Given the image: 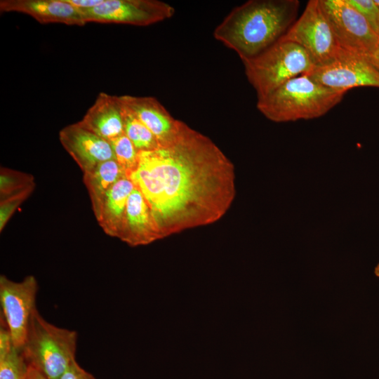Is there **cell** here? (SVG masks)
<instances>
[{
    "label": "cell",
    "mask_w": 379,
    "mask_h": 379,
    "mask_svg": "<svg viewBox=\"0 0 379 379\" xmlns=\"http://www.w3.org/2000/svg\"><path fill=\"white\" fill-rule=\"evenodd\" d=\"M279 40L300 46L308 54L314 67L332 63L343 51L319 0H310L301 15Z\"/></svg>",
    "instance_id": "cell-6"
},
{
    "label": "cell",
    "mask_w": 379,
    "mask_h": 379,
    "mask_svg": "<svg viewBox=\"0 0 379 379\" xmlns=\"http://www.w3.org/2000/svg\"><path fill=\"white\" fill-rule=\"evenodd\" d=\"M374 65L379 70V40L375 55Z\"/></svg>",
    "instance_id": "cell-27"
},
{
    "label": "cell",
    "mask_w": 379,
    "mask_h": 379,
    "mask_svg": "<svg viewBox=\"0 0 379 379\" xmlns=\"http://www.w3.org/2000/svg\"><path fill=\"white\" fill-rule=\"evenodd\" d=\"M135 188L126 176L121 177L106 194L96 220L105 233L118 238L124 222L128 197Z\"/></svg>",
    "instance_id": "cell-16"
},
{
    "label": "cell",
    "mask_w": 379,
    "mask_h": 379,
    "mask_svg": "<svg viewBox=\"0 0 379 379\" xmlns=\"http://www.w3.org/2000/svg\"><path fill=\"white\" fill-rule=\"evenodd\" d=\"M77 338L75 331L49 323L35 309L21 350L28 365L47 379H60L76 359Z\"/></svg>",
    "instance_id": "cell-4"
},
{
    "label": "cell",
    "mask_w": 379,
    "mask_h": 379,
    "mask_svg": "<svg viewBox=\"0 0 379 379\" xmlns=\"http://www.w3.org/2000/svg\"><path fill=\"white\" fill-rule=\"evenodd\" d=\"M127 177L144 197L160 239L218 220L235 196L232 162L181 121L169 142L138 152Z\"/></svg>",
    "instance_id": "cell-1"
},
{
    "label": "cell",
    "mask_w": 379,
    "mask_h": 379,
    "mask_svg": "<svg viewBox=\"0 0 379 379\" xmlns=\"http://www.w3.org/2000/svg\"><path fill=\"white\" fill-rule=\"evenodd\" d=\"M319 1L340 48L374 65L379 36L362 14L347 0Z\"/></svg>",
    "instance_id": "cell-7"
},
{
    "label": "cell",
    "mask_w": 379,
    "mask_h": 379,
    "mask_svg": "<svg viewBox=\"0 0 379 379\" xmlns=\"http://www.w3.org/2000/svg\"><path fill=\"white\" fill-rule=\"evenodd\" d=\"M0 11L26 14L41 24L84 26L86 23L81 11L67 0H1Z\"/></svg>",
    "instance_id": "cell-12"
},
{
    "label": "cell",
    "mask_w": 379,
    "mask_h": 379,
    "mask_svg": "<svg viewBox=\"0 0 379 379\" xmlns=\"http://www.w3.org/2000/svg\"><path fill=\"white\" fill-rule=\"evenodd\" d=\"M243 63L246 76L255 89L257 98L270 93L287 81L309 72L314 67L300 46L282 40Z\"/></svg>",
    "instance_id": "cell-5"
},
{
    "label": "cell",
    "mask_w": 379,
    "mask_h": 379,
    "mask_svg": "<svg viewBox=\"0 0 379 379\" xmlns=\"http://www.w3.org/2000/svg\"><path fill=\"white\" fill-rule=\"evenodd\" d=\"M119 97L124 105L153 133L159 145L169 142L177 132L180 121L175 119L157 98Z\"/></svg>",
    "instance_id": "cell-14"
},
{
    "label": "cell",
    "mask_w": 379,
    "mask_h": 379,
    "mask_svg": "<svg viewBox=\"0 0 379 379\" xmlns=\"http://www.w3.org/2000/svg\"><path fill=\"white\" fill-rule=\"evenodd\" d=\"M365 18L371 27L379 36V7L373 0H347Z\"/></svg>",
    "instance_id": "cell-23"
},
{
    "label": "cell",
    "mask_w": 379,
    "mask_h": 379,
    "mask_svg": "<svg viewBox=\"0 0 379 379\" xmlns=\"http://www.w3.org/2000/svg\"><path fill=\"white\" fill-rule=\"evenodd\" d=\"M59 140L84 173L98 164L114 159L109 142L83 127L79 122L62 128Z\"/></svg>",
    "instance_id": "cell-11"
},
{
    "label": "cell",
    "mask_w": 379,
    "mask_h": 379,
    "mask_svg": "<svg viewBox=\"0 0 379 379\" xmlns=\"http://www.w3.org/2000/svg\"><path fill=\"white\" fill-rule=\"evenodd\" d=\"M80 11L86 23L148 26L171 18L175 9L159 0H103L96 7Z\"/></svg>",
    "instance_id": "cell-9"
},
{
    "label": "cell",
    "mask_w": 379,
    "mask_h": 379,
    "mask_svg": "<svg viewBox=\"0 0 379 379\" xmlns=\"http://www.w3.org/2000/svg\"><path fill=\"white\" fill-rule=\"evenodd\" d=\"M346 93L302 74L257 98L256 106L267 119L274 122L312 119L326 114L342 101Z\"/></svg>",
    "instance_id": "cell-3"
},
{
    "label": "cell",
    "mask_w": 379,
    "mask_h": 379,
    "mask_svg": "<svg viewBox=\"0 0 379 379\" xmlns=\"http://www.w3.org/2000/svg\"><path fill=\"white\" fill-rule=\"evenodd\" d=\"M118 238L131 246L147 245L160 239L149 208L136 187L128 197Z\"/></svg>",
    "instance_id": "cell-15"
},
{
    "label": "cell",
    "mask_w": 379,
    "mask_h": 379,
    "mask_svg": "<svg viewBox=\"0 0 379 379\" xmlns=\"http://www.w3.org/2000/svg\"><path fill=\"white\" fill-rule=\"evenodd\" d=\"M375 4L379 7V0H373Z\"/></svg>",
    "instance_id": "cell-29"
},
{
    "label": "cell",
    "mask_w": 379,
    "mask_h": 379,
    "mask_svg": "<svg viewBox=\"0 0 379 379\" xmlns=\"http://www.w3.org/2000/svg\"><path fill=\"white\" fill-rule=\"evenodd\" d=\"M298 0H250L233 8L213 36L242 62L277 43L297 20Z\"/></svg>",
    "instance_id": "cell-2"
},
{
    "label": "cell",
    "mask_w": 379,
    "mask_h": 379,
    "mask_svg": "<svg viewBox=\"0 0 379 379\" xmlns=\"http://www.w3.org/2000/svg\"><path fill=\"white\" fill-rule=\"evenodd\" d=\"M83 127L110 142L124 133L123 105L119 96L100 93L81 121Z\"/></svg>",
    "instance_id": "cell-13"
},
{
    "label": "cell",
    "mask_w": 379,
    "mask_h": 379,
    "mask_svg": "<svg viewBox=\"0 0 379 379\" xmlns=\"http://www.w3.org/2000/svg\"><path fill=\"white\" fill-rule=\"evenodd\" d=\"M38 283L33 275L21 281L0 276L1 317L5 321L13 345L22 349L27 335L30 317L36 309Z\"/></svg>",
    "instance_id": "cell-8"
},
{
    "label": "cell",
    "mask_w": 379,
    "mask_h": 379,
    "mask_svg": "<svg viewBox=\"0 0 379 379\" xmlns=\"http://www.w3.org/2000/svg\"><path fill=\"white\" fill-rule=\"evenodd\" d=\"M328 88L347 92L357 87L379 88V70L368 60L343 50L332 63L304 74Z\"/></svg>",
    "instance_id": "cell-10"
},
{
    "label": "cell",
    "mask_w": 379,
    "mask_h": 379,
    "mask_svg": "<svg viewBox=\"0 0 379 379\" xmlns=\"http://www.w3.org/2000/svg\"><path fill=\"white\" fill-rule=\"evenodd\" d=\"M25 379H47L42 373L29 365Z\"/></svg>",
    "instance_id": "cell-26"
},
{
    "label": "cell",
    "mask_w": 379,
    "mask_h": 379,
    "mask_svg": "<svg viewBox=\"0 0 379 379\" xmlns=\"http://www.w3.org/2000/svg\"><path fill=\"white\" fill-rule=\"evenodd\" d=\"M122 105L124 134L131 140L137 151L157 149L159 145L153 133L123 103Z\"/></svg>",
    "instance_id": "cell-19"
},
{
    "label": "cell",
    "mask_w": 379,
    "mask_h": 379,
    "mask_svg": "<svg viewBox=\"0 0 379 379\" xmlns=\"http://www.w3.org/2000/svg\"><path fill=\"white\" fill-rule=\"evenodd\" d=\"M79 11L92 8L99 6L103 0H67Z\"/></svg>",
    "instance_id": "cell-25"
},
{
    "label": "cell",
    "mask_w": 379,
    "mask_h": 379,
    "mask_svg": "<svg viewBox=\"0 0 379 379\" xmlns=\"http://www.w3.org/2000/svg\"><path fill=\"white\" fill-rule=\"evenodd\" d=\"M28 367L22 350L13 345L6 324L0 320V379H25Z\"/></svg>",
    "instance_id": "cell-18"
},
{
    "label": "cell",
    "mask_w": 379,
    "mask_h": 379,
    "mask_svg": "<svg viewBox=\"0 0 379 379\" xmlns=\"http://www.w3.org/2000/svg\"><path fill=\"white\" fill-rule=\"evenodd\" d=\"M374 273L376 277H379V263L375 267Z\"/></svg>",
    "instance_id": "cell-28"
},
{
    "label": "cell",
    "mask_w": 379,
    "mask_h": 379,
    "mask_svg": "<svg viewBox=\"0 0 379 379\" xmlns=\"http://www.w3.org/2000/svg\"><path fill=\"white\" fill-rule=\"evenodd\" d=\"M34 177L28 173L1 166L0 168V200L35 187Z\"/></svg>",
    "instance_id": "cell-20"
},
{
    "label": "cell",
    "mask_w": 379,
    "mask_h": 379,
    "mask_svg": "<svg viewBox=\"0 0 379 379\" xmlns=\"http://www.w3.org/2000/svg\"><path fill=\"white\" fill-rule=\"evenodd\" d=\"M34 188H29L0 200V232H2L15 210L30 196Z\"/></svg>",
    "instance_id": "cell-22"
},
{
    "label": "cell",
    "mask_w": 379,
    "mask_h": 379,
    "mask_svg": "<svg viewBox=\"0 0 379 379\" xmlns=\"http://www.w3.org/2000/svg\"><path fill=\"white\" fill-rule=\"evenodd\" d=\"M114 159L127 176L138 164V152L131 140L124 133L111 140Z\"/></svg>",
    "instance_id": "cell-21"
},
{
    "label": "cell",
    "mask_w": 379,
    "mask_h": 379,
    "mask_svg": "<svg viewBox=\"0 0 379 379\" xmlns=\"http://www.w3.org/2000/svg\"><path fill=\"white\" fill-rule=\"evenodd\" d=\"M124 175L125 173L114 159L104 161L84 173L83 181L88 190L95 218L99 215L107 192Z\"/></svg>",
    "instance_id": "cell-17"
},
{
    "label": "cell",
    "mask_w": 379,
    "mask_h": 379,
    "mask_svg": "<svg viewBox=\"0 0 379 379\" xmlns=\"http://www.w3.org/2000/svg\"><path fill=\"white\" fill-rule=\"evenodd\" d=\"M60 379H96L91 373L81 368L74 360L67 368Z\"/></svg>",
    "instance_id": "cell-24"
}]
</instances>
